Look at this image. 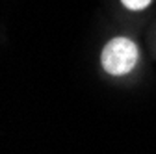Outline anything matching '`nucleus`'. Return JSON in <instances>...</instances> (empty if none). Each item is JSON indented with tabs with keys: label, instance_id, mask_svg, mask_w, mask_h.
I'll list each match as a JSON object with an SVG mask.
<instances>
[{
	"label": "nucleus",
	"instance_id": "obj_1",
	"mask_svg": "<svg viewBox=\"0 0 156 154\" xmlns=\"http://www.w3.org/2000/svg\"><path fill=\"white\" fill-rule=\"evenodd\" d=\"M138 61V48L126 37L112 39L102 52V67L110 74H126Z\"/></svg>",
	"mask_w": 156,
	"mask_h": 154
},
{
	"label": "nucleus",
	"instance_id": "obj_2",
	"mask_svg": "<svg viewBox=\"0 0 156 154\" xmlns=\"http://www.w3.org/2000/svg\"><path fill=\"white\" fill-rule=\"evenodd\" d=\"M121 2L128 8V9H143L151 4V0H121Z\"/></svg>",
	"mask_w": 156,
	"mask_h": 154
}]
</instances>
